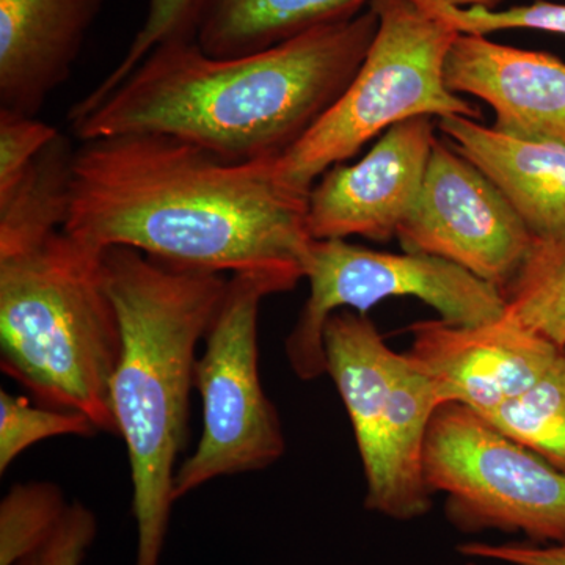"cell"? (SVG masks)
<instances>
[{
    "mask_svg": "<svg viewBox=\"0 0 565 565\" xmlns=\"http://www.w3.org/2000/svg\"><path fill=\"white\" fill-rule=\"evenodd\" d=\"M405 355L437 388L441 404L487 414L526 392L564 349L503 318L479 326L444 319L408 327Z\"/></svg>",
    "mask_w": 565,
    "mask_h": 565,
    "instance_id": "12",
    "label": "cell"
},
{
    "mask_svg": "<svg viewBox=\"0 0 565 565\" xmlns=\"http://www.w3.org/2000/svg\"><path fill=\"white\" fill-rule=\"evenodd\" d=\"M195 3L196 0H148L147 17L129 44L128 51L98 87L93 88L85 98L71 107L68 121L79 120L96 104L102 103L159 44L174 39H192Z\"/></svg>",
    "mask_w": 565,
    "mask_h": 565,
    "instance_id": "22",
    "label": "cell"
},
{
    "mask_svg": "<svg viewBox=\"0 0 565 565\" xmlns=\"http://www.w3.org/2000/svg\"><path fill=\"white\" fill-rule=\"evenodd\" d=\"M103 252L62 228L0 256V367L36 404L81 412L118 435L111 381L121 329Z\"/></svg>",
    "mask_w": 565,
    "mask_h": 565,
    "instance_id": "4",
    "label": "cell"
},
{
    "mask_svg": "<svg viewBox=\"0 0 565 565\" xmlns=\"http://www.w3.org/2000/svg\"><path fill=\"white\" fill-rule=\"evenodd\" d=\"M270 161L232 162L163 134L81 141L73 152L63 232L104 250L214 274H274L299 282L308 195Z\"/></svg>",
    "mask_w": 565,
    "mask_h": 565,
    "instance_id": "1",
    "label": "cell"
},
{
    "mask_svg": "<svg viewBox=\"0 0 565 565\" xmlns=\"http://www.w3.org/2000/svg\"><path fill=\"white\" fill-rule=\"evenodd\" d=\"M103 269L121 329L111 407L131 467L136 565H161L178 457L188 440L196 349L228 280L128 247L104 248Z\"/></svg>",
    "mask_w": 565,
    "mask_h": 565,
    "instance_id": "3",
    "label": "cell"
},
{
    "mask_svg": "<svg viewBox=\"0 0 565 565\" xmlns=\"http://www.w3.org/2000/svg\"><path fill=\"white\" fill-rule=\"evenodd\" d=\"M305 278L310 296L285 341L289 366L300 381L327 374L323 330L341 310L366 315L392 297H415L440 319L479 326L503 318L500 289L463 267L423 253L371 250L345 239H313Z\"/></svg>",
    "mask_w": 565,
    "mask_h": 565,
    "instance_id": "9",
    "label": "cell"
},
{
    "mask_svg": "<svg viewBox=\"0 0 565 565\" xmlns=\"http://www.w3.org/2000/svg\"><path fill=\"white\" fill-rule=\"evenodd\" d=\"M371 6L270 50L215 58L193 39L159 44L79 120L81 141L163 134L232 162L285 154L338 102L377 32Z\"/></svg>",
    "mask_w": 565,
    "mask_h": 565,
    "instance_id": "2",
    "label": "cell"
},
{
    "mask_svg": "<svg viewBox=\"0 0 565 565\" xmlns=\"http://www.w3.org/2000/svg\"><path fill=\"white\" fill-rule=\"evenodd\" d=\"M503 296L505 318L565 349V236L534 237Z\"/></svg>",
    "mask_w": 565,
    "mask_h": 565,
    "instance_id": "19",
    "label": "cell"
},
{
    "mask_svg": "<svg viewBox=\"0 0 565 565\" xmlns=\"http://www.w3.org/2000/svg\"><path fill=\"white\" fill-rule=\"evenodd\" d=\"M371 0H196L192 39L215 58L244 57L356 17Z\"/></svg>",
    "mask_w": 565,
    "mask_h": 565,
    "instance_id": "16",
    "label": "cell"
},
{
    "mask_svg": "<svg viewBox=\"0 0 565 565\" xmlns=\"http://www.w3.org/2000/svg\"><path fill=\"white\" fill-rule=\"evenodd\" d=\"M323 344L327 374L343 399L362 459L364 505L399 522L426 515L434 493L424 476V446L444 405L437 388L359 311L330 316Z\"/></svg>",
    "mask_w": 565,
    "mask_h": 565,
    "instance_id": "6",
    "label": "cell"
},
{
    "mask_svg": "<svg viewBox=\"0 0 565 565\" xmlns=\"http://www.w3.org/2000/svg\"><path fill=\"white\" fill-rule=\"evenodd\" d=\"M68 504L54 482L11 487L0 503V565H14L35 550L61 522Z\"/></svg>",
    "mask_w": 565,
    "mask_h": 565,
    "instance_id": "20",
    "label": "cell"
},
{
    "mask_svg": "<svg viewBox=\"0 0 565 565\" xmlns=\"http://www.w3.org/2000/svg\"><path fill=\"white\" fill-rule=\"evenodd\" d=\"M396 237L404 252L455 263L501 292L534 243L503 192L448 139L435 140L422 195Z\"/></svg>",
    "mask_w": 565,
    "mask_h": 565,
    "instance_id": "10",
    "label": "cell"
},
{
    "mask_svg": "<svg viewBox=\"0 0 565 565\" xmlns=\"http://www.w3.org/2000/svg\"><path fill=\"white\" fill-rule=\"evenodd\" d=\"M465 565H481V564H478V563H475V561H471V563H468V564H465Z\"/></svg>",
    "mask_w": 565,
    "mask_h": 565,
    "instance_id": "28",
    "label": "cell"
},
{
    "mask_svg": "<svg viewBox=\"0 0 565 565\" xmlns=\"http://www.w3.org/2000/svg\"><path fill=\"white\" fill-rule=\"evenodd\" d=\"M104 0H0V110L36 117L70 79Z\"/></svg>",
    "mask_w": 565,
    "mask_h": 565,
    "instance_id": "14",
    "label": "cell"
},
{
    "mask_svg": "<svg viewBox=\"0 0 565 565\" xmlns=\"http://www.w3.org/2000/svg\"><path fill=\"white\" fill-rule=\"evenodd\" d=\"M424 3H441V6L460 7V9H468V7H482V9H498L503 0H418Z\"/></svg>",
    "mask_w": 565,
    "mask_h": 565,
    "instance_id": "27",
    "label": "cell"
},
{
    "mask_svg": "<svg viewBox=\"0 0 565 565\" xmlns=\"http://www.w3.org/2000/svg\"><path fill=\"white\" fill-rule=\"evenodd\" d=\"M58 137L54 126L36 117L0 110V195L9 193Z\"/></svg>",
    "mask_w": 565,
    "mask_h": 565,
    "instance_id": "24",
    "label": "cell"
},
{
    "mask_svg": "<svg viewBox=\"0 0 565 565\" xmlns=\"http://www.w3.org/2000/svg\"><path fill=\"white\" fill-rule=\"evenodd\" d=\"M445 81L456 95L492 107L494 131L565 145V62L555 55L459 33L446 55Z\"/></svg>",
    "mask_w": 565,
    "mask_h": 565,
    "instance_id": "13",
    "label": "cell"
},
{
    "mask_svg": "<svg viewBox=\"0 0 565 565\" xmlns=\"http://www.w3.org/2000/svg\"><path fill=\"white\" fill-rule=\"evenodd\" d=\"M435 140L434 117L411 118L382 134L359 162L323 173L308 195L311 237H396L422 195Z\"/></svg>",
    "mask_w": 565,
    "mask_h": 565,
    "instance_id": "11",
    "label": "cell"
},
{
    "mask_svg": "<svg viewBox=\"0 0 565 565\" xmlns=\"http://www.w3.org/2000/svg\"><path fill=\"white\" fill-rule=\"evenodd\" d=\"M73 152L68 140L58 137L17 185L0 195V256L31 247L63 228Z\"/></svg>",
    "mask_w": 565,
    "mask_h": 565,
    "instance_id": "17",
    "label": "cell"
},
{
    "mask_svg": "<svg viewBox=\"0 0 565 565\" xmlns=\"http://www.w3.org/2000/svg\"><path fill=\"white\" fill-rule=\"evenodd\" d=\"M481 416L565 475V349L526 392Z\"/></svg>",
    "mask_w": 565,
    "mask_h": 565,
    "instance_id": "18",
    "label": "cell"
},
{
    "mask_svg": "<svg viewBox=\"0 0 565 565\" xmlns=\"http://www.w3.org/2000/svg\"><path fill=\"white\" fill-rule=\"evenodd\" d=\"M96 535L98 519L87 505L74 501L52 533L14 565H84Z\"/></svg>",
    "mask_w": 565,
    "mask_h": 565,
    "instance_id": "25",
    "label": "cell"
},
{
    "mask_svg": "<svg viewBox=\"0 0 565 565\" xmlns=\"http://www.w3.org/2000/svg\"><path fill=\"white\" fill-rule=\"evenodd\" d=\"M418 2V0H416ZM423 9L440 18L457 33L489 36L503 31H539L565 36V3L534 0L525 6L509 9H482V7L441 6V3L418 2Z\"/></svg>",
    "mask_w": 565,
    "mask_h": 565,
    "instance_id": "23",
    "label": "cell"
},
{
    "mask_svg": "<svg viewBox=\"0 0 565 565\" xmlns=\"http://www.w3.org/2000/svg\"><path fill=\"white\" fill-rule=\"evenodd\" d=\"M459 553L471 559L509 565H565V544L539 545L527 541L505 544L467 542L459 546Z\"/></svg>",
    "mask_w": 565,
    "mask_h": 565,
    "instance_id": "26",
    "label": "cell"
},
{
    "mask_svg": "<svg viewBox=\"0 0 565 565\" xmlns=\"http://www.w3.org/2000/svg\"><path fill=\"white\" fill-rule=\"evenodd\" d=\"M299 282L274 274H233L193 367L203 430L178 467L174 500L225 476L264 470L281 459L285 434L259 375L258 319L266 297Z\"/></svg>",
    "mask_w": 565,
    "mask_h": 565,
    "instance_id": "7",
    "label": "cell"
},
{
    "mask_svg": "<svg viewBox=\"0 0 565 565\" xmlns=\"http://www.w3.org/2000/svg\"><path fill=\"white\" fill-rule=\"evenodd\" d=\"M424 476L433 493L445 494L446 519L462 533L565 544V475L462 404L435 412Z\"/></svg>",
    "mask_w": 565,
    "mask_h": 565,
    "instance_id": "8",
    "label": "cell"
},
{
    "mask_svg": "<svg viewBox=\"0 0 565 565\" xmlns=\"http://www.w3.org/2000/svg\"><path fill=\"white\" fill-rule=\"evenodd\" d=\"M379 25L355 76L302 139L275 159L278 180L303 193L338 163L397 122L423 117L481 118L449 90L445 62L459 35L416 0H371Z\"/></svg>",
    "mask_w": 565,
    "mask_h": 565,
    "instance_id": "5",
    "label": "cell"
},
{
    "mask_svg": "<svg viewBox=\"0 0 565 565\" xmlns=\"http://www.w3.org/2000/svg\"><path fill=\"white\" fill-rule=\"evenodd\" d=\"M437 125L503 192L535 239L565 236V145L514 139L460 115Z\"/></svg>",
    "mask_w": 565,
    "mask_h": 565,
    "instance_id": "15",
    "label": "cell"
},
{
    "mask_svg": "<svg viewBox=\"0 0 565 565\" xmlns=\"http://www.w3.org/2000/svg\"><path fill=\"white\" fill-rule=\"evenodd\" d=\"M98 427L81 412L57 411L31 404L24 397L0 392V475L31 446L63 435L93 437Z\"/></svg>",
    "mask_w": 565,
    "mask_h": 565,
    "instance_id": "21",
    "label": "cell"
}]
</instances>
